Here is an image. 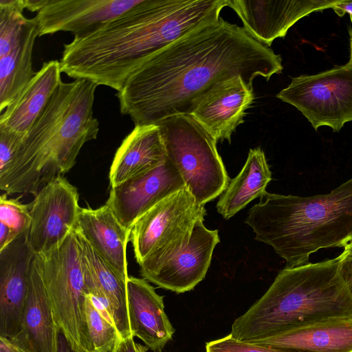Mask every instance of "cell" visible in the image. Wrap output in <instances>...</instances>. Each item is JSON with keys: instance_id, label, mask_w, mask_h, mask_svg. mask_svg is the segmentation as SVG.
<instances>
[{"instance_id": "21", "label": "cell", "mask_w": 352, "mask_h": 352, "mask_svg": "<svg viewBox=\"0 0 352 352\" xmlns=\"http://www.w3.org/2000/svg\"><path fill=\"white\" fill-rule=\"evenodd\" d=\"M76 230L120 274L129 278L126 248L130 230L119 221L107 204L96 209L81 208Z\"/></svg>"}, {"instance_id": "14", "label": "cell", "mask_w": 352, "mask_h": 352, "mask_svg": "<svg viewBox=\"0 0 352 352\" xmlns=\"http://www.w3.org/2000/svg\"><path fill=\"white\" fill-rule=\"evenodd\" d=\"M26 233L0 251V337L14 339L21 327L34 254Z\"/></svg>"}, {"instance_id": "17", "label": "cell", "mask_w": 352, "mask_h": 352, "mask_svg": "<svg viewBox=\"0 0 352 352\" xmlns=\"http://www.w3.org/2000/svg\"><path fill=\"white\" fill-rule=\"evenodd\" d=\"M58 332L43 278L40 255L34 254L21 330L14 339L9 340L25 352H57Z\"/></svg>"}, {"instance_id": "38", "label": "cell", "mask_w": 352, "mask_h": 352, "mask_svg": "<svg viewBox=\"0 0 352 352\" xmlns=\"http://www.w3.org/2000/svg\"><path fill=\"white\" fill-rule=\"evenodd\" d=\"M160 352H162V351H160Z\"/></svg>"}, {"instance_id": "6", "label": "cell", "mask_w": 352, "mask_h": 352, "mask_svg": "<svg viewBox=\"0 0 352 352\" xmlns=\"http://www.w3.org/2000/svg\"><path fill=\"white\" fill-rule=\"evenodd\" d=\"M155 124L160 128L166 157L197 203L205 206L220 196L230 179L213 136L190 114L171 116Z\"/></svg>"}, {"instance_id": "5", "label": "cell", "mask_w": 352, "mask_h": 352, "mask_svg": "<svg viewBox=\"0 0 352 352\" xmlns=\"http://www.w3.org/2000/svg\"><path fill=\"white\" fill-rule=\"evenodd\" d=\"M338 256L285 267L265 293L233 322L230 334L253 342L318 322L352 317V298Z\"/></svg>"}, {"instance_id": "30", "label": "cell", "mask_w": 352, "mask_h": 352, "mask_svg": "<svg viewBox=\"0 0 352 352\" xmlns=\"http://www.w3.org/2000/svg\"><path fill=\"white\" fill-rule=\"evenodd\" d=\"M338 258L340 275L352 298V241L344 248Z\"/></svg>"}, {"instance_id": "13", "label": "cell", "mask_w": 352, "mask_h": 352, "mask_svg": "<svg viewBox=\"0 0 352 352\" xmlns=\"http://www.w3.org/2000/svg\"><path fill=\"white\" fill-rule=\"evenodd\" d=\"M339 0H226L253 38L270 47L299 19L332 8Z\"/></svg>"}, {"instance_id": "1", "label": "cell", "mask_w": 352, "mask_h": 352, "mask_svg": "<svg viewBox=\"0 0 352 352\" xmlns=\"http://www.w3.org/2000/svg\"><path fill=\"white\" fill-rule=\"evenodd\" d=\"M282 58L222 18L205 22L145 59L117 92L122 114L135 125L192 113L220 82L236 76L252 85L281 73Z\"/></svg>"}, {"instance_id": "26", "label": "cell", "mask_w": 352, "mask_h": 352, "mask_svg": "<svg viewBox=\"0 0 352 352\" xmlns=\"http://www.w3.org/2000/svg\"><path fill=\"white\" fill-rule=\"evenodd\" d=\"M85 318L91 352H113L122 338L107 311L91 294L85 298Z\"/></svg>"}, {"instance_id": "35", "label": "cell", "mask_w": 352, "mask_h": 352, "mask_svg": "<svg viewBox=\"0 0 352 352\" xmlns=\"http://www.w3.org/2000/svg\"><path fill=\"white\" fill-rule=\"evenodd\" d=\"M45 0H24L25 8L31 12H38L44 5Z\"/></svg>"}, {"instance_id": "16", "label": "cell", "mask_w": 352, "mask_h": 352, "mask_svg": "<svg viewBox=\"0 0 352 352\" xmlns=\"http://www.w3.org/2000/svg\"><path fill=\"white\" fill-rule=\"evenodd\" d=\"M254 100L252 85L240 76L214 87L198 102L191 115L218 142H231Z\"/></svg>"}, {"instance_id": "11", "label": "cell", "mask_w": 352, "mask_h": 352, "mask_svg": "<svg viewBox=\"0 0 352 352\" xmlns=\"http://www.w3.org/2000/svg\"><path fill=\"white\" fill-rule=\"evenodd\" d=\"M141 0H45L34 16L39 36L68 32L88 35L129 10Z\"/></svg>"}, {"instance_id": "4", "label": "cell", "mask_w": 352, "mask_h": 352, "mask_svg": "<svg viewBox=\"0 0 352 352\" xmlns=\"http://www.w3.org/2000/svg\"><path fill=\"white\" fill-rule=\"evenodd\" d=\"M256 240L272 247L285 267L308 263L316 251L352 241V178L328 194L267 193L245 221Z\"/></svg>"}, {"instance_id": "27", "label": "cell", "mask_w": 352, "mask_h": 352, "mask_svg": "<svg viewBox=\"0 0 352 352\" xmlns=\"http://www.w3.org/2000/svg\"><path fill=\"white\" fill-rule=\"evenodd\" d=\"M0 224L6 226L14 240L28 232L31 224L28 205L16 199H8L7 194L0 197Z\"/></svg>"}, {"instance_id": "10", "label": "cell", "mask_w": 352, "mask_h": 352, "mask_svg": "<svg viewBox=\"0 0 352 352\" xmlns=\"http://www.w3.org/2000/svg\"><path fill=\"white\" fill-rule=\"evenodd\" d=\"M77 188L64 177L47 183L28 205L31 224L26 234L34 254L58 248L76 227L80 207Z\"/></svg>"}, {"instance_id": "33", "label": "cell", "mask_w": 352, "mask_h": 352, "mask_svg": "<svg viewBox=\"0 0 352 352\" xmlns=\"http://www.w3.org/2000/svg\"><path fill=\"white\" fill-rule=\"evenodd\" d=\"M57 352H76L69 345L65 336L58 331L57 337Z\"/></svg>"}, {"instance_id": "32", "label": "cell", "mask_w": 352, "mask_h": 352, "mask_svg": "<svg viewBox=\"0 0 352 352\" xmlns=\"http://www.w3.org/2000/svg\"><path fill=\"white\" fill-rule=\"evenodd\" d=\"M125 343V352H147L149 349L145 345L135 342L133 336L124 339Z\"/></svg>"}, {"instance_id": "36", "label": "cell", "mask_w": 352, "mask_h": 352, "mask_svg": "<svg viewBox=\"0 0 352 352\" xmlns=\"http://www.w3.org/2000/svg\"><path fill=\"white\" fill-rule=\"evenodd\" d=\"M125 343L123 339H122L118 345L116 346L113 352H125Z\"/></svg>"}, {"instance_id": "19", "label": "cell", "mask_w": 352, "mask_h": 352, "mask_svg": "<svg viewBox=\"0 0 352 352\" xmlns=\"http://www.w3.org/2000/svg\"><path fill=\"white\" fill-rule=\"evenodd\" d=\"M130 329L133 338L154 352H160L173 339L175 329L165 312L164 296L143 278L129 276L126 281Z\"/></svg>"}, {"instance_id": "29", "label": "cell", "mask_w": 352, "mask_h": 352, "mask_svg": "<svg viewBox=\"0 0 352 352\" xmlns=\"http://www.w3.org/2000/svg\"><path fill=\"white\" fill-rule=\"evenodd\" d=\"M23 138L14 132L0 129V175L10 166Z\"/></svg>"}, {"instance_id": "15", "label": "cell", "mask_w": 352, "mask_h": 352, "mask_svg": "<svg viewBox=\"0 0 352 352\" xmlns=\"http://www.w3.org/2000/svg\"><path fill=\"white\" fill-rule=\"evenodd\" d=\"M219 241L218 230L207 228L200 220L188 245L143 278L177 294L191 291L204 279Z\"/></svg>"}, {"instance_id": "28", "label": "cell", "mask_w": 352, "mask_h": 352, "mask_svg": "<svg viewBox=\"0 0 352 352\" xmlns=\"http://www.w3.org/2000/svg\"><path fill=\"white\" fill-rule=\"evenodd\" d=\"M205 352H294L255 343L241 341L230 333L223 338L209 341L205 344Z\"/></svg>"}, {"instance_id": "37", "label": "cell", "mask_w": 352, "mask_h": 352, "mask_svg": "<svg viewBox=\"0 0 352 352\" xmlns=\"http://www.w3.org/2000/svg\"><path fill=\"white\" fill-rule=\"evenodd\" d=\"M349 32L350 41V58L347 64L352 67V26L349 28Z\"/></svg>"}, {"instance_id": "24", "label": "cell", "mask_w": 352, "mask_h": 352, "mask_svg": "<svg viewBox=\"0 0 352 352\" xmlns=\"http://www.w3.org/2000/svg\"><path fill=\"white\" fill-rule=\"evenodd\" d=\"M39 35L35 18L28 19L18 40L6 53L0 55L1 113L36 74L32 68V52L35 40Z\"/></svg>"}, {"instance_id": "20", "label": "cell", "mask_w": 352, "mask_h": 352, "mask_svg": "<svg viewBox=\"0 0 352 352\" xmlns=\"http://www.w3.org/2000/svg\"><path fill=\"white\" fill-rule=\"evenodd\" d=\"M166 153L160 126L135 125L117 149L109 170L111 187L148 172L165 162Z\"/></svg>"}, {"instance_id": "34", "label": "cell", "mask_w": 352, "mask_h": 352, "mask_svg": "<svg viewBox=\"0 0 352 352\" xmlns=\"http://www.w3.org/2000/svg\"><path fill=\"white\" fill-rule=\"evenodd\" d=\"M0 352H25L14 344L8 339L0 337Z\"/></svg>"}, {"instance_id": "22", "label": "cell", "mask_w": 352, "mask_h": 352, "mask_svg": "<svg viewBox=\"0 0 352 352\" xmlns=\"http://www.w3.org/2000/svg\"><path fill=\"white\" fill-rule=\"evenodd\" d=\"M250 342L294 352H352V317L323 320Z\"/></svg>"}, {"instance_id": "2", "label": "cell", "mask_w": 352, "mask_h": 352, "mask_svg": "<svg viewBox=\"0 0 352 352\" xmlns=\"http://www.w3.org/2000/svg\"><path fill=\"white\" fill-rule=\"evenodd\" d=\"M226 0H141L98 30L64 45L62 73L119 91L148 57L219 19Z\"/></svg>"}, {"instance_id": "23", "label": "cell", "mask_w": 352, "mask_h": 352, "mask_svg": "<svg viewBox=\"0 0 352 352\" xmlns=\"http://www.w3.org/2000/svg\"><path fill=\"white\" fill-rule=\"evenodd\" d=\"M60 61L43 63L16 99L1 113L0 129L25 136L62 82Z\"/></svg>"}, {"instance_id": "25", "label": "cell", "mask_w": 352, "mask_h": 352, "mask_svg": "<svg viewBox=\"0 0 352 352\" xmlns=\"http://www.w3.org/2000/svg\"><path fill=\"white\" fill-rule=\"evenodd\" d=\"M272 180L265 155L260 148L250 149L239 173L230 181L217 204V212L229 219L257 197L262 198Z\"/></svg>"}, {"instance_id": "8", "label": "cell", "mask_w": 352, "mask_h": 352, "mask_svg": "<svg viewBox=\"0 0 352 352\" xmlns=\"http://www.w3.org/2000/svg\"><path fill=\"white\" fill-rule=\"evenodd\" d=\"M58 331L76 352H91L85 318V271L76 230L56 249L39 254Z\"/></svg>"}, {"instance_id": "12", "label": "cell", "mask_w": 352, "mask_h": 352, "mask_svg": "<svg viewBox=\"0 0 352 352\" xmlns=\"http://www.w3.org/2000/svg\"><path fill=\"white\" fill-rule=\"evenodd\" d=\"M184 186L179 172L166 157L157 167L111 187L106 204L130 230L150 208Z\"/></svg>"}, {"instance_id": "9", "label": "cell", "mask_w": 352, "mask_h": 352, "mask_svg": "<svg viewBox=\"0 0 352 352\" xmlns=\"http://www.w3.org/2000/svg\"><path fill=\"white\" fill-rule=\"evenodd\" d=\"M276 96L300 111L315 131L327 126L338 132L352 121V67L294 77Z\"/></svg>"}, {"instance_id": "7", "label": "cell", "mask_w": 352, "mask_h": 352, "mask_svg": "<svg viewBox=\"0 0 352 352\" xmlns=\"http://www.w3.org/2000/svg\"><path fill=\"white\" fill-rule=\"evenodd\" d=\"M204 206L184 186L138 219L130 241L142 278L173 258L190 242L196 223L204 220Z\"/></svg>"}, {"instance_id": "31", "label": "cell", "mask_w": 352, "mask_h": 352, "mask_svg": "<svg viewBox=\"0 0 352 352\" xmlns=\"http://www.w3.org/2000/svg\"><path fill=\"white\" fill-rule=\"evenodd\" d=\"M331 8L339 16H343L348 13L352 23V1L339 0Z\"/></svg>"}, {"instance_id": "18", "label": "cell", "mask_w": 352, "mask_h": 352, "mask_svg": "<svg viewBox=\"0 0 352 352\" xmlns=\"http://www.w3.org/2000/svg\"><path fill=\"white\" fill-rule=\"evenodd\" d=\"M76 232L85 271L87 294L92 295L107 311L122 339L133 336L127 305L128 278L120 274L78 230Z\"/></svg>"}, {"instance_id": "3", "label": "cell", "mask_w": 352, "mask_h": 352, "mask_svg": "<svg viewBox=\"0 0 352 352\" xmlns=\"http://www.w3.org/2000/svg\"><path fill=\"white\" fill-rule=\"evenodd\" d=\"M97 86L84 78L60 84L0 175L1 190L36 195L74 167L83 145L99 132L93 109Z\"/></svg>"}]
</instances>
